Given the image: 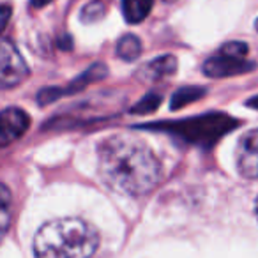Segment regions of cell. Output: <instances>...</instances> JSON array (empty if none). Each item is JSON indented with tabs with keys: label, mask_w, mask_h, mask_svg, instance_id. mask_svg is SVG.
I'll return each mask as SVG.
<instances>
[{
	"label": "cell",
	"mask_w": 258,
	"mask_h": 258,
	"mask_svg": "<svg viewBox=\"0 0 258 258\" xmlns=\"http://www.w3.org/2000/svg\"><path fill=\"white\" fill-rule=\"evenodd\" d=\"M97 161L104 184L124 197H144L161 180L159 159L135 137L106 138L97 149Z\"/></svg>",
	"instance_id": "1"
},
{
	"label": "cell",
	"mask_w": 258,
	"mask_h": 258,
	"mask_svg": "<svg viewBox=\"0 0 258 258\" xmlns=\"http://www.w3.org/2000/svg\"><path fill=\"white\" fill-rule=\"evenodd\" d=\"M99 246V233L80 218L48 221L34 237L36 258H90Z\"/></svg>",
	"instance_id": "2"
},
{
	"label": "cell",
	"mask_w": 258,
	"mask_h": 258,
	"mask_svg": "<svg viewBox=\"0 0 258 258\" xmlns=\"http://www.w3.org/2000/svg\"><path fill=\"white\" fill-rule=\"evenodd\" d=\"M29 66L16 46L9 41H0V89H11L27 80Z\"/></svg>",
	"instance_id": "3"
},
{
	"label": "cell",
	"mask_w": 258,
	"mask_h": 258,
	"mask_svg": "<svg viewBox=\"0 0 258 258\" xmlns=\"http://www.w3.org/2000/svg\"><path fill=\"white\" fill-rule=\"evenodd\" d=\"M237 170L246 179H258V129L244 133L235 151Z\"/></svg>",
	"instance_id": "4"
},
{
	"label": "cell",
	"mask_w": 258,
	"mask_h": 258,
	"mask_svg": "<svg viewBox=\"0 0 258 258\" xmlns=\"http://www.w3.org/2000/svg\"><path fill=\"white\" fill-rule=\"evenodd\" d=\"M30 125V117L22 108H6L0 111V149L22 138Z\"/></svg>",
	"instance_id": "5"
},
{
	"label": "cell",
	"mask_w": 258,
	"mask_h": 258,
	"mask_svg": "<svg viewBox=\"0 0 258 258\" xmlns=\"http://www.w3.org/2000/svg\"><path fill=\"white\" fill-rule=\"evenodd\" d=\"M254 69V64L246 58L232 57V55H225L219 51V55L211 57L205 60L204 73L209 78H228V76L242 75Z\"/></svg>",
	"instance_id": "6"
},
{
	"label": "cell",
	"mask_w": 258,
	"mask_h": 258,
	"mask_svg": "<svg viewBox=\"0 0 258 258\" xmlns=\"http://www.w3.org/2000/svg\"><path fill=\"white\" fill-rule=\"evenodd\" d=\"M108 69L106 66L103 64H94L90 66L89 69H87L83 75H80L78 78L75 80V82L71 83V85H68L66 89H43L39 94V103L41 104H46V103H51L53 99H57V97L60 96H66V94H73V92H78V90H82L85 85H89V83L92 82H97V80H103L104 76H106Z\"/></svg>",
	"instance_id": "7"
},
{
	"label": "cell",
	"mask_w": 258,
	"mask_h": 258,
	"mask_svg": "<svg viewBox=\"0 0 258 258\" xmlns=\"http://www.w3.org/2000/svg\"><path fill=\"white\" fill-rule=\"evenodd\" d=\"M177 69V58L173 55H163L154 60H151L149 64H145L144 68H140L138 76L144 82H158L166 76H172Z\"/></svg>",
	"instance_id": "8"
},
{
	"label": "cell",
	"mask_w": 258,
	"mask_h": 258,
	"mask_svg": "<svg viewBox=\"0 0 258 258\" xmlns=\"http://www.w3.org/2000/svg\"><path fill=\"white\" fill-rule=\"evenodd\" d=\"M154 0H122V13L127 23H140L151 13Z\"/></svg>",
	"instance_id": "9"
},
{
	"label": "cell",
	"mask_w": 258,
	"mask_h": 258,
	"mask_svg": "<svg viewBox=\"0 0 258 258\" xmlns=\"http://www.w3.org/2000/svg\"><path fill=\"white\" fill-rule=\"evenodd\" d=\"M142 53V41L133 34L122 36L117 43V55L122 60H137Z\"/></svg>",
	"instance_id": "10"
},
{
	"label": "cell",
	"mask_w": 258,
	"mask_h": 258,
	"mask_svg": "<svg viewBox=\"0 0 258 258\" xmlns=\"http://www.w3.org/2000/svg\"><path fill=\"white\" fill-rule=\"evenodd\" d=\"M11 191L8 186L0 184V240L4 239L9 225H11Z\"/></svg>",
	"instance_id": "11"
},
{
	"label": "cell",
	"mask_w": 258,
	"mask_h": 258,
	"mask_svg": "<svg viewBox=\"0 0 258 258\" xmlns=\"http://www.w3.org/2000/svg\"><path fill=\"white\" fill-rule=\"evenodd\" d=\"M204 94V89H200V87H186V89L177 90L175 96L172 97V108L173 110H179L184 104H189L193 101L200 99Z\"/></svg>",
	"instance_id": "12"
},
{
	"label": "cell",
	"mask_w": 258,
	"mask_h": 258,
	"mask_svg": "<svg viewBox=\"0 0 258 258\" xmlns=\"http://www.w3.org/2000/svg\"><path fill=\"white\" fill-rule=\"evenodd\" d=\"M104 4L101 0H94V2H89L85 8L82 9V22L85 23H96L97 20H101L104 16Z\"/></svg>",
	"instance_id": "13"
},
{
	"label": "cell",
	"mask_w": 258,
	"mask_h": 258,
	"mask_svg": "<svg viewBox=\"0 0 258 258\" xmlns=\"http://www.w3.org/2000/svg\"><path fill=\"white\" fill-rule=\"evenodd\" d=\"M159 103H161V96H158V94H149L145 99L138 101L137 106L133 108L135 113H149V111L156 110V108L159 106Z\"/></svg>",
	"instance_id": "14"
},
{
	"label": "cell",
	"mask_w": 258,
	"mask_h": 258,
	"mask_svg": "<svg viewBox=\"0 0 258 258\" xmlns=\"http://www.w3.org/2000/svg\"><path fill=\"white\" fill-rule=\"evenodd\" d=\"M221 53L225 55H232V57H239V58H246L247 55V44L240 43V41H230V43L223 44L221 46Z\"/></svg>",
	"instance_id": "15"
},
{
	"label": "cell",
	"mask_w": 258,
	"mask_h": 258,
	"mask_svg": "<svg viewBox=\"0 0 258 258\" xmlns=\"http://www.w3.org/2000/svg\"><path fill=\"white\" fill-rule=\"evenodd\" d=\"M11 13H13V9L9 8V6H0V34L8 27L9 20H11Z\"/></svg>",
	"instance_id": "16"
},
{
	"label": "cell",
	"mask_w": 258,
	"mask_h": 258,
	"mask_svg": "<svg viewBox=\"0 0 258 258\" xmlns=\"http://www.w3.org/2000/svg\"><path fill=\"white\" fill-rule=\"evenodd\" d=\"M51 0H32V6L34 8H43V6L50 4Z\"/></svg>",
	"instance_id": "17"
},
{
	"label": "cell",
	"mask_w": 258,
	"mask_h": 258,
	"mask_svg": "<svg viewBox=\"0 0 258 258\" xmlns=\"http://www.w3.org/2000/svg\"><path fill=\"white\" fill-rule=\"evenodd\" d=\"M254 212H256V219H258V200H256V207H254Z\"/></svg>",
	"instance_id": "18"
},
{
	"label": "cell",
	"mask_w": 258,
	"mask_h": 258,
	"mask_svg": "<svg viewBox=\"0 0 258 258\" xmlns=\"http://www.w3.org/2000/svg\"><path fill=\"white\" fill-rule=\"evenodd\" d=\"M254 27H256V30H258V20H256V23H254Z\"/></svg>",
	"instance_id": "19"
}]
</instances>
